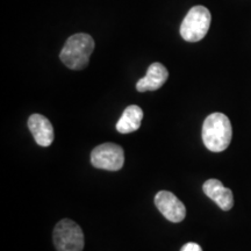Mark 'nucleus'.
<instances>
[{"instance_id":"8","label":"nucleus","mask_w":251,"mask_h":251,"mask_svg":"<svg viewBox=\"0 0 251 251\" xmlns=\"http://www.w3.org/2000/svg\"><path fill=\"white\" fill-rule=\"evenodd\" d=\"M28 128L41 147H49L54 141V127L45 115L31 114L28 119Z\"/></svg>"},{"instance_id":"11","label":"nucleus","mask_w":251,"mask_h":251,"mask_svg":"<svg viewBox=\"0 0 251 251\" xmlns=\"http://www.w3.org/2000/svg\"><path fill=\"white\" fill-rule=\"evenodd\" d=\"M180 251H202V249H201V247H200L198 243L188 242V243L184 244V246L181 247Z\"/></svg>"},{"instance_id":"3","label":"nucleus","mask_w":251,"mask_h":251,"mask_svg":"<svg viewBox=\"0 0 251 251\" xmlns=\"http://www.w3.org/2000/svg\"><path fill=\"white\" fill-rule=\"evenodd\" d=\"M211 23V12L205 6H194L180 25V35L187 42L201 41L208 33Z\"/></svg>"},{"instance_id":"5","label":"nucleus","mask_w":251,"mask_h":251,"mask_svg":"<svg viewBox=\"0 0 251 251\" xmlns=\"http://www.w3.org/2000/svg\"><path fill=\"white\" fill-rule=\"evenodd\" d=\"M91 163L94 168L101 170H121L125 163L124 149L118 144L111 142L100 144L91 152Z\"/></svg>"},{"instance_id":"2","label":"nucleus","mask_w":251,"mask_h":251,"mask_svg":"<svg viewBox=\"0 0 251 251\" xmlns=\"http://www.w3.org/2000/svg\"><path fill=\"white\" fill-rule=\"evenodd\" d=\"M94 50V40L89 34H75L63 47L59 58L71 70H83L89 65Z\"/></svg>"},{"instance_id":"7","label":"nucleus","mask_w":251,"mask_h":251,"mask_svg":"<svg viewBox=\"0 0 251 251\" xmlns=\"http://www.w3.org/2000/svg\"><path fill=\"white\" fill-rule=\"evenodd\" d=\"M203 193L212 199L222 211H230L234 206V196L230 188L224 186L219 179H208L202 185Z\"/></svg>"},{"instance_id":"9","label":"nucleus","mask_w":251,"mask_h":251,"mask_svg":"<svg viewBox=\"0 0 251 251\" xmlns=\"http://www.w3.org/2000/svg\"><path fill=\"white\" fill-rule=\"evenodd\" d=\"M168 77L169 72L164 65L161 63H152L148 68L146 76L137 81L136 90L139 92H147L161 89L168 80Z\"/></svg>"},{"instance_id":"6","label":"nucleus","mask_w":251,"mask_h":251,"mask_svg":"<svg viewBox=\"0 0 251 251\" xmlns=\"http://www.w3.org/2000/svg\"><path fill=\"white\" fill-rule=\"evenodd\" d=\"M155 205L163 216L174 224L181 222L186 216V208L184 203L169 191H159L156 194Z\"/></svg>"},{"instance_id":"1","label":"nucleus","mask_w":251,"mask_h":251,"mask_svg":"<svg viewBox=\"0 0 251 251\" xmlns=\"http://www.w3.org/2000/svg\"><path fill=\"white\" fill-rule=\"evenodd\" d=\"M201 135L203 144L209 151H225L233 136L230 120L224 113H212L203 121Z\"/></svg>"},{"instance_id":"4","label":"nucleus","mask_w":251,"mask_h":251,"mask_svg":"<svg viewBox=\"0 0 251 251\" xmlns=\"http://www.w3.org/2000/svg\"><path fill=\"white\" fill-rule=\"evenodd\" d=\"M54 243L57 251H83L84 233L72 220H61L54 229Z\"/></svg>"},{"instance_id":"10","label":"nucleus","mask_w":251,"mask_h":251,"mask_svg":"<svg viewBox=\"0 0 251 251\" xmlns=\"http://www.w3.org/2000/svg\"><path fill=\"white\" fill-rule=\"evenodd\" d=\"M143 120V111L137 105H130L125 109L117 122V130L121 134H130L141 127Z\"/></svg>"}]
</instances>
